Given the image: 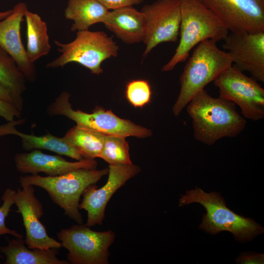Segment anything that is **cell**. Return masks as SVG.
Wrapping results in <instances>:
<instances>
[{
  "label": "cell",
  "instance_id": "ba28073f",
  "mask_svg": "<svg viewBox=\"0 0 264 264\" xmlns=\"http://www.w3.org/2000/svg\"><path fill=\"white\" fill-rule=\"evenodd\" d=\"M62 247L68 251L67 259L72 264H109V248L115 241L110 230L96 231L86 224L74 225L57 234Z\"/></svg>",
  "mask_w": 264,
  "mask_h": 264
},
{
  "label": "cell",
  "instance_id": "7402d4cb",
  "mask_svg": "<svg viewBox=\"0 0 264 264\" xmlns=\"http://www.w3.org/2000/svg\"><path fill=\"white\" fill-rule=\"evenodd\" d=\"M25 81L24 75L13 59L0 48V83L21 112L23 108V94L26 89Z\"/></svg>",
  "mask_w": 264,
  "mask_h": 264
},
{
  "label": "cell",
  "instance_id": "cb8c5ba5",
  "mask_svg": "<svg viewBox=\"0 0 264 264\" xmlns=\"http://www.w3.org/2000/svg\"><path fill=\"white\" fill-rule=\"evenodd\" d=\"M99 158L109 164H131L129 144L125 137L105 135Z\"/></svg>",
  "mask_w": 264,
  "mask_h": 264
},
{
  "label": "cell",
  "instance_id": "ac0fdd59",
  "mask_svg": "<svg viewBox=\"0 0 264 264\" xmlns=\"http://www.w3.org/2000/svg\"><path fill=\"white\" fill-rule=\"evenodd\" d=\"M25 119L13 120L0 126V136L8 134L16 135L21 138L23 149L27 151L43 149L54 152L60 155H65L77 160L84 158L75 148L66 142L64 139L50 133L36 136L22 133L16 130V125L23 123Z\"/></svg>",
  "mask_w": 264,
  "mask_h": 264
},
{
  "label": "cell",
  "instance_id": "603a6c76",
  "mask_svg": "<svg viewBox=\"0 0 264 264\" xmlns=\"http://www.w3.org/2000/svg\"><path fill=\"white\" fill-rule=\"evenodd\" d=\"M105 136L94 130L76 125L70 129L63 138L77 149L84 158L94 159L99 157Z\"/></svg>",
  "mask_w": 264,
  "mask_h": 264
},
{
  "label": "cell",
  "instance_id": "7c38bea8",
  "mask_svg": "<svg viewBox=\"0 0 264 264\" xmlns=\"http://www.w3.org/2000/svg\"><path fill=\"white\" fill-rule=\"evenodd\" d=\"M140 172V168L131 164H109L108 178L100 188L95 184L87 187L82 194L79 209L87 212L86 225L91 227L101 225L105 217V210L113 194L130 179Z\"/></svg>",
  "mask_w": 264,
  "mask_h": 264
},
{
  "label": "cell",
  "instance_id": "d6986e66",
  "mask_svg": "<svg viewBox=\"0 0 264 264\" xmlns=\"http://www.w3.org/2000/svg\"><path fill=\"white\" fill-rule=\"evenodd\" d=\"M8 244L0 246V252L5 256L6 264H68L57 257L56 251L29 248L24 245L22 238L15 237Z\"/></svg>",
  "mask_w": 264,
  "mask_h": 264
},
{
  "label": "cell",
  "instance_id": "6da1fadb",
  "mask_svg": "<svg viewBox=\"0 0 264 264\" xmlns=\"http://www.w3.org/2000/svg\"><path fill=\"white\" fill-rule=\"evenodd\" d=\"M236 105L220 96L212 97L204 89L196 94L186 106L195 139L212 145L223 138L239 135L246 121L238 113Z\"/></svg>",
  "mask_w": 264,
  "mask_h": 264
},
{
  "label": "cell",
  "instance_id": "83f0119b",
  "mask_svg": "<svg viewBox=\"0 0 264 264\" xmlns=\"http://www.w3.org/2000/svg\"><path fill=\"white\" fill-rule=\"evenodd\" d=\"M108 10H115L132 6L141 3L143 0H97Z\"/></svg>",
  "mask_w": 264,
  "mask_h": 264
},
{
  "label": "cell",
  "instance_id": "4dcf8cb0",
  "mask_svg": "<svg viewBox=\"0 0 264 264\" xmlns=\"http://www.w3.org/2000/svg\"><path fill=\"white\" fill-rule=\"evenodd\" d=\"M13 12L12 9H9L6 11L0 12V21L5 19Z\"/></svg>",
  "mask_w": 264,
  "mask_h": 264
},
{
  "label": "cell",
  "instance_id": "e0dca14e",
  "mask_svg": "<svg viewBox=\"0 0 264 264\" xmlns=\"http://www.w3.org/2000/svg\"><path fill=\"white\" fill-rule=\"evenodd\" d=\"M103 23L117 38L127 44L143 42L146 22L144 14L132 6L109 12Z\"/></svg>",
  "mask_w": 264,
  "mask_h": 264
},
{
  "label": "cell",
  "instance_id": "f546056e",
  "mask_svg": "<svg viewBox=\"0 0 264 264\" xmlns=\"http://www.w3.org/2000/svg\"><path fill=\"white\" fill-rule=\"evenodd\" d=\"M0 99L13 103L12 100L5 88L0 83Z\"/></svg>",
  "mask_w": 264,
  "mask_h": 264
},
{
  "label": "cell",
  "instance_id": "8fae6325",
  "mask_svg": "<svg viewBox=\"0 0 264 264\" xmlns=\"http://www.w3.org/2000/svg\"><path fill=\"white\" fill-rule=\"evenodd\" d=\"M231 32L264 31V0H197Z\"/></svg>",
  "mask_w": 264,
  "mask_h": 264
},
{
  "label": "cell",
  "instance_id": "ffe728a7",
  "mask_svg": "<svg viewBox=\"0 0 264 264\" xmlns=\"http://www.w3.org/2000/svg\"><path fill=\"white\" fill-rule=\"evenodd\" d=\"M109 11L97 0H68L64 11L66 19L73 21L70 30H88L93 24L103 22Z\"/></svg>",
  "mask_w": 264,
  "mask_h": 264
},
{
  "label": "cell",
  "instance_id": "f1b7e54d",
  "mask_svg": "<svg viewBox=\"0 0 264 264\" xmlns=\"http://www.w3.org/2000/svg\"><path fill=\"white\" fill-rule=\"evenodd\" d=\"M238 264H262L264 263V254L242 253L236 259Z\"/></svg>",
  "mask_w": 264,
  "mask_h": 264
},
{
  "label": "cell",
  "instance_id": "8992f818",
  "mask_svg": "<svg viewBox=\"0 0 264 264\" xmlns=\"http://www.w3.org/2000/svg\"><path fill=\"white\" fill-rule=\"evenodd\" d=\"M54 43L61 54L47 63L46 67L55 68L76 63L97 75L103 72L102 63L117 57L119 50L117 44L106 33L89 29L77 31L75 39L70 43L63 44L56 40Z\"/></svg>",
  "mask_w": 264,
  "mask_h": 264
},
{
  "label": "cell",
  "instance_id": "7a4b0ae2",
  "mask_svg": "<svg viewBox=\"0 0 264 264\" xmlns=\"http://www.w3.org/2000/svg\"><path fill=\"white\" fill-rule=\"evenodd\" d=\"M195 47L180 77V91L172 108L176 116L196 94L233 65L229 54L215 41L205 40Z\"/></svg>",
  "mask_w": 264,
  "mask_h": 264
},
{
  "label": "cell",
  "instance_id": "1f68e13d",
  "mask_svg": "<svg viewBox=\"0 0 264 264\" xmlns=\"http://www.w3.org/2000/svg\"><path fill=\"white\" fill-rule=\"evenodd\" d=\"M3 256L0 253V258H3Z\"/></svg>",
  "mask_w": 264,
  "mask_h": 264
},
{
  "label": "cell",
  "instance_id": "3957f363",
  "mask_svg": "<svg viewBox=\"0 0 264 264\" xmlns=\"http://www.w3.org/2000/svg\"><path fill=\"white\" fill-rule=\"evenodd\" d=\"M180 9L179 44L172 58L162 67L163 71H171L185 61L190 51L201 42L207 40L217 42L229 32L218 16L197 0H181Z\"/></svg>",
  "mask_w": 264,
  "mask_h": 264
},
{
  "label": "cell",
  "instance_id": "9c48e42d",
  "mask_svg": "<svg viewBox=\"0 0 264 264\" xmlns=\"http://www.w3.org/2000/svg\"><path fill=\"white\" fill-rule=\"evenodd\" d=\"M220 97L238 105L244 118L257 121L264 117V89L253 78L233 65L214 81Z\"/></svg>",
  "mask_w": 264,
  "mask_h": 264
},
{
  "label": "cell",
  "instance_id": "5b68a950",
  "mask_svg": "<svg viewBox=\"0 0 264 264\" xmlns=\"http://www.w3.org/2000/svg\"><path fill=\"white\" fill-rule=\"evenodd\" d=\"M198 203L206 209L199 228L211 234L221 231L231 232L238 241H250L264 233V228L253 219L238 215L228 208L220 194L205 192L196 187L187 191L179 199V206Z\"/></svg>",
  "mask_w": 264,
  "mask_h": 264
},
{
  "label": "cell",
  "instance_id": "52a82bcc",
  "mask_svg": "<svg viewBox=\"0 0 264 264\" xmlns=\"http://www.w3.org/2000/svg\"><path fill=\"white\" fill-rule=\"evenodd\" d=\"M70 96L67 91L62 92L47 107V113L66 116L74 121L76 125L105 135L145 138L152 134L150 130L136 125L130 120L120 118L111 110H106L100 106H96L91 113L75 110L69 101Z\"/></svg>",
  "mask_w": 264,
  "mask_h": 264
},
{
  "label": "cell",
  "instance_id": "d4e9b609",
  "mask_svg": "<svg viewBox=\"0 0 264 264\" xmlns=\"http://www.w3.org/2000/svg\"><path fill=\"white\" fill-rule=\"evenodd\" d=\"M126 97L134 107L142 108L151 101V88L146 80H133L126 85Z\"/></svg>",
  "mask_w": 264,
  "mask_h": 264
},
{
  "label": "cell",
  "instance_id": "44dd1931",
  "mask_svg": "<svg viewBox=\"0 0 264 264\" xmlns=\"http://www.w3.org/2000/svg\"><path fill=\"white\" fill-rule=\"evenodd\" d=\"M24 17L26 24V54L30 61L34 63L50 51L47 26L39 14L28 9Z\"/></svg>",
  "mask_w": 264,
  "mask_h": 264
},
{
  "label": "cell",
  "instance_id": "9a60e30c",
  "mask_svg": "<svg viewBox=\"0 0 264 264\" xmlns=\"http://www.w3.org/2000/svg\"><path fill=\"white\" fill-rule=\"evenodd\" d=\"M27 10L26 3L20 2L11 14L0 21V48L13 59L26 80L33 82L37 71L34 63L27 57L21 36V23Z\"/></svg>",
  "mask_w": 264,
  "mask_h": 264
},
{
  "label": "cell",
  "instance_id": "277c9868",
  "mask_svg": "<svg viewBox=\"0 0 264 264\" xmlns=\"http://www.w3.org/2000/svg\"><path fill=\"white\" fill-rule=\"evenodd\" d=\"M108 172L109 168L101 170L80 168L55 176H22L19 182L21 187L32 185L44 189L53 202L63 209L66 215L82 224L83 217L79 211L81 196L87 187L97 183Z\"/></svg>",
  "mask_w": 264,
  "mask_h": 264
},
{
  "label": "cell",
  "instance_id": "4fadbf2b",
  "mask_svg": "<svg viewBox=\"0 0 264 264\" xmlns=\"http://www.w3.org/2000/svg\"><path fill=\"white\" fill-rule=\"evenodd\" d=\"M233 64L247 71L257 81L264 82V31L231 32L223 40Z\"/></svg>",
  "mask_w": 264,
  "mask_h": 264
},
{
  "label": "cell",
  "instance_id": "4316f807",
  "mask_svg": "<svg viewBox=\"0 0 264 264\" xmlns=\"http://www.w3.org/2000/svg\"><path fill=\"white\" fill-rule=\"evenodd\" d=\"M21 112L13 103L0 99V117L7 122L14 120L15 117H20Z\"/></svg>",
  "mask_w": 264,
  "mask_h": 264
},
{
  "label": "cell",
  "instance_id": "5bb4252c",
  "mask_svg": "<svg viewBox=\"0 0 264 264\" xmlns=\"http://www.w3.org/2000/svg\"><path fill=\"white\" fill-rule=\"evenodd\" d=\"M22 187L16 192L15 204L17 207V212L22 217L25 229L24 242L27 247L47 250L60 248L61 243L48 236L40 220L44 215L43 206L35 196L33 186Z\"/></svg>",
  "mask_w": 264,
  "mask_h": 264
},
{
  "label": "cell",
  "instance_id": "30bf717a",
  "mask_svg": "<svg viewBox=\"0 0 264 264\" xmlns=\"http://www.w3.org/2000/svg\"><path fill=\"white\" fill-rule=\"evenodd\" d=\"M180 1L157 0L142 7L141 11L146 22L144 57L160 44L177 41L181 22Z\"/></svg>",
  "mask_w": 264,
  "mask_h": 264
},
{
  "label": "cell",
  "instance_id": "2e32d148",
  "mask_svg": "<svg viewBox=\"0 0 264 264\" xmlns=\"http://www.w3.org/2000/svg\"><path fill=\"white\" fill-rule=\"evenodd\" d=\"M14 161L17 170L21 173L38 175L44 173L50 176H60L80 168L94 169L97 166L94 159L83 158L69 162L61 156L46 154L39 150L18 153Z\"/></svg>",
  "mask_w": 264,
  "mask_h": 264
},
{
  "label": "cell",
  "instance_id": "484cf974",
  "mask_svg": "<svg viewBox=\"0 0 264 264\" xmlns=\"http://www.w3.org/2000/svg\"><path fill=\"white\" fill-rule=\"evenodd\" d=\"M16 191L10 188L5 189L1 197L2 205L0 207V236L4 234H10L15 237H23L14 230L7 228L5 225V219L10 211L11 206L15 204V197Z\"/></svg>",
  "mask_w": 264,
  "mask_h": 264
}]
</instances>
